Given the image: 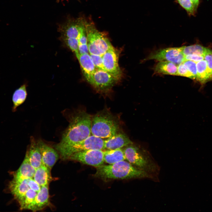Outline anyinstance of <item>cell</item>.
Segmentation results:
<instances>
[{
  "mask_svg": "<svg viewBox=\"0 0 212 212\" xmlns=\"http://www.w3.org/2000/svg\"><path fill=\"white\" fill-rule=\"evenodd\" d=\"M177 75L186 77L194 80L192 74L188 70L183 63L178 65Z\"/></svg>",
  "mask_w": 212,
  "mask_h": 212,
  "instance_id": "29",
  "label": "cell"
},
{
  "mask_svg": "<svg viewBox=\"0 0 212 212\" xmlns=\"http://www.w3.org/2000/svg\"><path fill=\"white\" fill-rule=\"evenodd\" d=\"M49 185L41 186L29 210L33 211L42 209L49 203Z\"/></svg>",
  "mask_w": 212,
  "mask_h": 212,
  "instance_id": "14",
  "label": "cell"
},
{
  "mask_svg": "<svg viewBox=\"0 0 212 212\" xmlns=\"http://www.w3.org/2000/svg\"><path fill=\"white\" fill-rule=\"evenodd\" d=\"M29 179L16 180L13 179L10 182L9 186L10 191L17 201L22 198L29 188L28 185Z\"/></svg>",
  "mask_w": 212,
  "mask_h": 212,
  "instance_id": "15",
  "label": "cell"
},
{
  "mask_svg": "<svg viewBox=\"0 0 212 212\" xmlns=\"http://www.w3.org/2000/svg\"><path fill=\"white\" fill-rule=\"evenodd\" d=\"M25 156L32 165L36 169L42 164L41 153L37 141L33 137L30 138V144L27 150Z\"/></svg>",
  "mask_w": 212,
  "mask_h": 212,
  "instance_id": "13",
  "label": "cell"
},
{
  "mask_svg": "<svg viewBox=\"0 0 212 212\" xmlns=\"http://www.w3.org/2000/svg\"><path fill=\"white\" fill-rule=\"evenodd\" d=\"M85 78L97 90L103 92L110 89L118 80L106 71L98 68Z\"/></svg>",
  "mask_w": 212,
  "mask_h": 212,
  "instance_id": "7",
  "label": "cell"
},
{
  "mask_svg": "<svg viewBox=\"0 0 212 212\" xmlns=\"http://www.w3.org/2000/svg\"><path fill=\"white\" fill-rule=\"evenodd\" d=\"M191 1L193 4L195 11L196 12L199 4L200 0H191Z\"/></svg>",
  "mask_w": 212,
  "mask_h": 212,
  "instance_id": "35",
  "label": "cell"
},
{
  "mask_svg": "<svg viewBox=\"0 0 212 212\" xmlns=\"http://www.w3.org/2000/svg\"><path fill=\"white\" fill-rule=\"evenodd\" d=\"M119 121L109 111L104 109L92 117L91 133L102 139H107L119 132Z\"/></svg>",
  "mask_w": 212,
  "mask_h": 212,
  "instance_id": "3",
  "label": "cell"
},
{
  "mask_svg": "<svg viewBox=\"0 0 212 212\" xmlns=\"http://www.w3.org/2000/svg\"><path fill=\"white\" fill-rule=\"evenodd\" d=\"M130 145L123 150L125 160L135 167L151 174L157 170L158 167L147 155L146 151Z\"/></svg>",
  "mask_w": 212,
  "mask_h": 212,
  "instance_id": "5",
  "label": "cell"
},
{
  "mask_svg": "<svg viewBox=\"0 0 212 212\" xmlns=\"http://www.w3.org/2000/svg\"><path fill=\"white\" fill-rule=\"evenodd\" d=\"M92 117L85 111H80L72 117L69 125L55 146L59 152L83 141L91 134Z\"/></svg>",
  "mask_w": 212,
  "mask_h": 212,
  "instance_id": "1",
  "label": "cell"
},
{
  "mask_svg": "<svg viewBox=\"0 0 212 212\" xmlns=\"http://www.w3.org/2000/svg\"><path fill=\"white\" fill-rule=\"evenodd\" d=\"M37 142L41 153L42 164L51 170L58 160V153L55 150L41 140Z\"/></svg>",
  "mask_w": 212,
  "mask_h": 212,
  "instance_id": "11",
  "label": "cell"
},
{
  "mask_svg": "<svg viewBox=\"0 0 212 212\" xmlns=\"http://www.w3.org/2000/svg\"><path fill=\"white\" fill-rule=\"evenodd\" d=\"M37 193L29 188L22 198L18 201L20 209L29 210Z\"/></svg>",
  "mask_w": 212,
  "mask_h": 212,
  "instance_id": "24",
  "label": "cell"
},
{
  "mask_svg": "<svg viewBox=\"0 0 212 212\" xmlns=\"http://www.w3.org/2000/svg\"><path fill=\"white\" fill-rule=\"evenodd\" d=\"M90 55L95 67L97 68L105 70L103 64L102 56L95 54Z\"/></svg>",
  "mask_w": 212,
  "mask_h": 212,
  "instance_id": "30",
  "label": "cell"
},
{
  "mask_svg": "<svg viewBox=\"0 0 212 212\" xmlns=\"http://www.w3.org/2000/svg\"><path fill=\"white\" fill-rule=\"evenodd\" d=\"M104 159L106 163L112 164L124 160L125 158L123 150L119 148L104 151Z\"/></svg>",
  "mask_w": 212,
  "mask_h": 212,
  "instance_id": "21",
  "label": "cell"
},
{
  "mask_svg": "<svg viewBox=\"0 0 212 212\" xmlns=\"http://www.w3.org/2000/svg\"><path fill=\"white\" fill-rule=\"evenodd\" d=\"M183 47H169L152 52L144 60L155 59L160 61H167L179 64L185 61V56L182 52Z\"/></svg>",
  "mask_w": 212,
  "mask_h": 212,
  "instance_id": "8",
  "label": "cell"
},
{
  "mask_svg": "<svg viewBox=\"0 0 212 212\" xmlns=\"http://www.w3.org/2000/svg\"><path fill=\"white\" fill-rule=\"evenodd\" d=\"M79 51L80 54L88 53L89 52L87 44L79 45Z\"/></svg>",
  "mask_w": 212,
  "mask_h": 212,
  "instance_id": "34",
  "label": "cell"
},
{
  "mask_svg": "<svg viewBox=\"0 0 212 212\" xmlns=\"http://www.w3.org/2000/svg\"><path fill=\"white\" fill-rule=\"evenodd\" d=\"M27 95L26 87L25 84L22 85L15 90L12 97L13 112L16 111L17 107L24 103L26 99Z\"/></svg>",
  "mask_w": 212,
  "mask_h": 212,
  "instance_id": "23",
  "label": "cell"
},
{
  "mask_svg": "<svg viewBox=\"0 0 212 212\" xmlns=\"http://www.w3.org/2000/svg\"><path fill=\"white\" fill-rule=\"evenodd\" d=\"M132 144L126 134L119 131L113 136L104 140V149L111 150L121 148Z\"/></svg>",
  "mask_w": 212,
  "mask_h": 212,
  "instance_id": "12",
  "label": "cell"
},
{
  "mask_svg": "<svg viewBox=\"0 0 212 212\" xmlns=\"http://www.w3.org/2000/svg\"><path fill=\"white\" fill-rule=\"evenodd\" d=\"M176 0V2L186 11L189 16H194L196 12L191 0Z\"/></svg>",
  "mask_w": 212,
  "mask_h": 212,
  "instance_id": "27",
  "label": "cell"
},
{
  "mask_svg": "<svg viewBox=\"0 0 212 212\" xmlns=\"http://www.w3.org/2000/svg\"><path fill=\"white\" fill-rule=\"evenodd\" d=\"M77 59L85 77L92 74L95 71L97 68L94 64L89 53L80 54Z\"/></svg>",
  "mask_w": 212,
  "mask_h": 212,
  "instance_id": "18",
  "label": "cell"
},
{
  "mask_svg": "<svg viewBox=\"0 0 212 212\" xmlns=\"http://www.w3.org/2000/svg\"><path fill=\"white\" fill-rule=\"evenodd\" d=\"M36 169L32 165L27 158L25 156L19 168L13 173V179L21 180L33 178Z\"/></svg>",
  "mask_w": 212,
  "mask_h": 212,
  "instance_id": "16",
  "label": "cell"
},
{
  "mask_svg": "<svg viewBox=\"0 0 212 212\" xmlns=\"http://www.w3.org/2000/svg\"><path fill=\"white\" fill-rule=\"evenodd\" d=\"M63 40L67 46L74 52L77 59L80 54L79 51V40L75 38L63 37Z\"/></svg>",
  "mask_w": 212,
  "mask_h": 212,
  "instance_id": "26",
  "label": "cell"
},
{
  "mask_svg": "<svg viewBox=\"0 0 212 212\" xmlns=\"http://www.w3.org/2000/svg\"><path fill=\"white\" fill-rule=\"evenodd\" d=\"M90 54L102 56L113 47L105 33L98 30L92 22H85Z\"/></svg>",
  "mask_w": 212,
  "mask_h": 212,
  "instance_id": "4",
  "label": "cell"
},
{
  "mask_svg": "<svg viewBox=\"0 0 212 212\" xmlns=\"http://www.w3.org/2000/svg\"><path fill=\"white\" fill-rule=\"evenodd\" d=\"M29 188L38 192L40 190L41 186L39 185L33 179L30 178L28 182Z\"/></svg>",
  "mask_w": 212,
  "mask_h": 212,
  "instance_id": "33",
  "label": "cell"
},
{
  "mask_svg": "<svg viewBox=\"0 0 212 212\" xmlns=\"http://www.w3.org/2000/svg\"><path fill=\"white\" fill-rule=\"evenodd\" d=\"M51 170L45 165L42 164L36 169L33 178L41 187L49 185L52 180Z\"/></svg>",
  "mask_w": 212,
  "mask_h": 212,
  "instance_id": "17",
  "label": "cell"
},
{
  "mask_svg": "<svg viewBox=\"0 0 212 212\" xmlns=\"http://www.w3.org/2000/svg\"><path fill=\"white\" fill-rule=\"evenodd\" d=\"M197 70V79L202 85L212 80V74L210 72L206 61L202 60L196 63Z\"/></svg>",
  "mask_w": 212,
  "mask_h": 212,
  "instance_id": "20",
  "label": "cell"
},
{
  "mask_svg": "<svg viewBox=\"0 0 212 212\" xmlns=\"http://www.w3.org/2000/svg\"><path fill=\"white\" fill-rule=\"evenodd\" d=\"M67 159L97 167L103 165L104 162V151L102 150H98L80 151L72 154Z\"/></svg>",
  "mask_w": 212,
  "mask_h": 212,
  "instance_id": "9",
  "label": "cell"
},
{
  "mask_svg": "<svg viewBox=\"0 0 212 212\" xmlns=\"http://www.w3.org/2000/svg\"><path fill=\"white\" fill-rule=\"evenodd\" d=\"M103 64L106 71L118 80L122 76V72L118 63V54L113 47L106 51L102 56Z\"/></svg>",
  "mask_w": 212,
  "mask_h": 212,
  "instance_id": "10",
  "label": "cell"
},
{
  "mask_svg": "<svg viewBox=\"0 0 212 212\" xmlns=\"http://www.w3.org/2000/svg\"><path fill=\"white\" fill-rule=\"evenodd\" d=\"M155 73L177 75L178 66L177 64L170 62L160 61L154 68Z\"/></svg>",
  "mask_w": 212,
  "mask_h": 212,
  "instance_id": "19",
  "label": "cell"
},
{
  "mask_svg": "<svg viewBox=\"0 0 212 212\" xmlns=\"http://www.w3.org/2000/svg\"><path fill=\"white\" fill-rule=\"evenodd\" d=\"M206 48L199 44H195L183 47L182 52L184 56L196 54L203 56Z\"/></svg>",
  "mask_w": 212,
  "mask_h": 212,
  "instance_id": "25",
  "label": "cell"
},
{
  "mask_svg": "<svg viewBox=\"0 0 212 212\" xmlns=\"http://www.w3.org/2000/svg\"><path fill=\"white\" fill-rule=\"evenodd\" d=\"M104 140L93 135H90L83 141L59 151L63 159H67L74 153L91 150L104 149Z\"/></svg>",
  "mask_w": 212,
  "mask_h": 212,
  "instance_id": "6",
  "label": "cell"
},
{
  "mask_svg": "<svg viewBox=\"0 0 212 212\" xmlns=\"http://www.w3.org/2000/svg\"><path fill=\"white\" fill-rule=\"evenodd\" d=\"M182 63L192 74L194 80H197V74L196 63L189 60H185Z\"/></svg>",
  "mask_w": 212,
  "mask_h": 212,
  "instance_id": "28",
  "label": "cell"
},
{
  "mask_svg": "<svg viewBox=\"0 0 212 212\" xmlns=\"http://www.w3.org/2000/svg\"><path fill=\"white\" fill-rule=\"evenodd\" d=\"M85 22H77L68 24L62 30L63 37L78 39Z\"/></svg>",
  "mask_w": 212,
  "mask_h": 212,
  "instance_id": "22",
  "label": "cell"
},
{
  "mask_svg": "<svg viewBox=\"0 0 212 212\" xmlns=\"http://www.w3.org/2000/svg\"><path fill=\"white\" fill-rule=\"evenodd\" d=\"M185 60H189L197 62L204 59V56L196 54H190L185 56Z\"/></svg>",
  "mask_w": 212,
  "mask_h": 212,
  "instance_id": "32",
  "label": "cell"
},
{
  "mask_svg": "<svg viewBox=\"0 0 212 212\" xmlns=\"http://www.w3.org/2000/svg\"><path fill=\"white\" fill-rule=\"evenodd\" d=\"M204 59L206 62L208 68L212 74V50L206 48Z\"/></svg>",
  "mask_w": 212,
  "mask_h": 212,
  "instance_id": "31",
  "label": "cell"
},
{
  "mask_svg": "<svg viewBox=\"0 0 212 212\" xmlns=\"http://www.w3.org/2000/svg\"><path fill=\"white\" fill-rule=\"evenodd\" d=\"M94 176L105 180L152 178L153 177L151 174L124 160L112 164L102 165L97 167Z\"/></svg>",
  "mask_w": 212,
  "mask_h": 212,
  "instance_id": "2",
  "label": "cell"
}]
</instances>
